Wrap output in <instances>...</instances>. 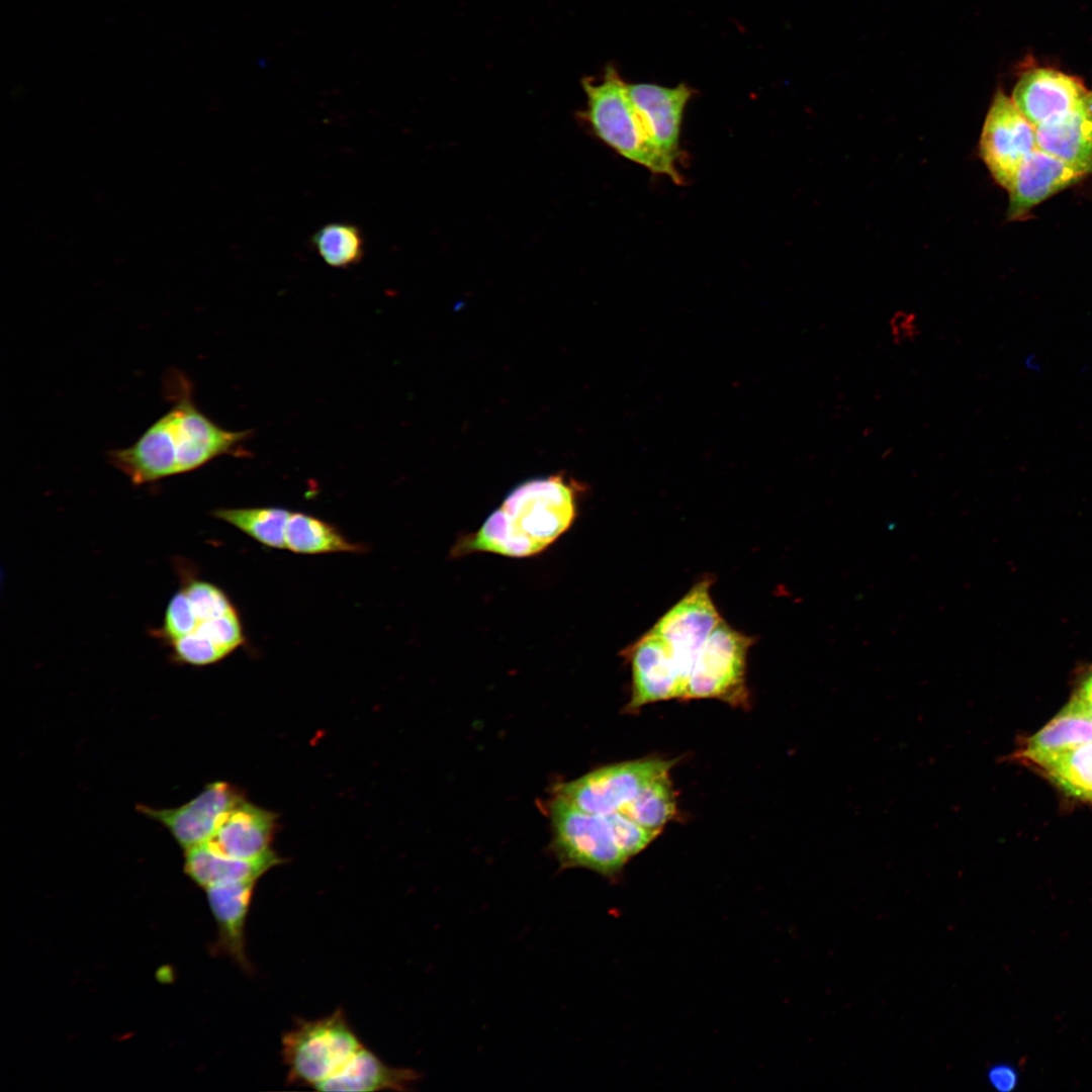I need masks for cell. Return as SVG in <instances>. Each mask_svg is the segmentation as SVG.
<instances>
[{"mask_svg": "<svg viewBox=\"0 0 1092 1092\" xmlns=\"http://www.w3.org/2000/svg\"><path fill=\"white\" fill-rule=\"evenodd\" d=\"M173 401L130 446L107 453L108 462L132 484L143 485L194 471L222 456H246L243 448L252 431H229L196 405L193 386L180 372L167 379Z\"/></svg>", "mask_w": 1092, "mask_h": 1092, "instance_id": "obj_1", "label": "cell"}, {"mask_svg": "<svg viewBox=\"0 0 1092 1092\" xmlns=\"http://www.w3.org/2000/svg\"><path fill=\"white\" fill-rule=\"evenodd\" d=\"M581 484L555 474L520 483L474 532L460 536L454 558L491 553L512 558L547 549L573 524Z\"/></svg>", "mask_w": 1092, "mask_h": 1092, "instance_id": "obj_2", "label": "cell"}, {"mask_svg": "<svg viewBox=\"0 0 1092 1092\" xmlns=\"http://www.w3.org/2000/svg\"><path fill=\"white\" fill-rule=\"evenodd\" d=\"M154 635L170 649L175 662L194 666L215 663L245 642L239 614L217 585L185 576L166 607Z\"/></svg>", "mask_w": 1092, "mask_h": 1092, "instance_id": "obj_3", "label": "cell"}, {"mask_svg": "<svg viewBox=\"0 0 1092 1092\" xmlns=\"http://www.w3.org/2000/svg\"><path fill=\"white\" fill-rule=\"evenodd\" d=\"M586 105L579 115L593 133L621 157L655 175L681 185L684 176L657 151L636 109L626 83L614 66L600 78L581 81Z\"/></svg>", "mask_w": 1092, "mask_h": 1092, "instance_id": "obj_4", "label": "cell"}, {"mask_svg": "<svg viewBox=\"0 0 1092 1092\" xmlns=\"http://www.w3.org/2000/svg\"><path fill=\"white\" fill-rule=\"evenodd\" d=\"M362 1046L341 1009L320 1019L298 1020L282 1037L288 1079L314 1088L339 1072Z\"/></svg>", "mask_w": 1092, "mask_h": 1092, "instance_id": "obj_5", "label": "cell"}, {"mask_svg": "<svg viewBox=\"0 0 1092 1092\" xmlns=\"http://www.w3.org/2000/svg\"><path fill=\"white\" fill-rule=\"evenodd\" d=\"M553 849L563 868H583L606 878L618 876L627 856L604 815L582 811L553 796L549 803Z\"/></svg>", "mask_w": 1092, "mask_h": 1092, "instance_id": "obj_6", "label": "cell"}, {"mask_svg": "<svg viewBox=\"0 0 1092 1092\" xmlns=\"http://www.w3.org/2000/svg\"><path fill=\"white\" fill-rule=\"evenodd\" d=\"M754 642V637L722 620L692 665L682 700L717 699L733 706L746 705V659Z\"/></svg>", "mask_w": 1092, "mask_h": 1092, "instance_id": "obj_7", "label": "cell"}, {"mask_svg": "<svg viewBox=\"0 0 1092 1092\" xmlns=\"http://www.w3.org/2000/svg\"><path fill=\"white\" fill-rule=\"evenodd\" d=\"M675 760L642 758L610 764L576 780L560 784L554 796L588 813L620 811L658 775L669 771Z\"/></svg>", "mask_w": 1092, "mask_h": 1092, "instance_id": "obj_8", "label": "cell"}, {"mask_svg": "<svg viewBox=\"0 0 1092 1092\" xmlns=\"http://www.w3.org/2000/svg\"><path fill=\"white\" fill-rule=\"evenodd\" d=\"M712 584L713 578L710 575L698 580L650 628L670 649L682 680L684 692L699 651L723 620L711 595Z\"/></svg>", "mask_w": 1092, "mask_h": 1092, "instance_id": "obj_9", "label": "cell"}, {"mask_svg": "<svg viewBox=\"0 0 1092 1092\" xmlns=\"http://www.w3.org/2000/svg\"><path fill=\"white\" fill-rule=\"evenodd\" d=\"M1036 148L1035 127L1011 98L998 91L979 142L980 157L994 180L1008 191L1021 163Z\"/></svg>", "mask_w": 1092, "mask_h": 1092, "instance_id": "obj_10", "label": "cell"}, {"mask_svg": "<svg viewBox=\"0 0 1092 1092\" xmlns=\"http://www.w3.org/2000/svg\"><path fill=\"white\" fill-rule=\"evenodd\" d=\"M622 656L632 672L629 711L654 702L682 699L684 685L673 655L651 629L624 648Z\"/></svg>", "mask_w": 1092, "mask_h": 1092, "instance_id": "obj_11", "label": "cell"}, {"mask_svg": "<svg viewBox=\"0 0 1092 1092\" xmlns=\"http://www.w3.org/2000/svg\"><path fill=\"white\" fill-rule=\"evenodd\" d=\"M628 90L653 145L671 166L677 168L682 156L680 133L684 114L695 90L685 83L674 87L628 83Z\"/></svg>", "mask_w": 1092, "mask_h": 1092, "instance_id": "obj_12", "label": "cell"}, {"mask_svg": "<svg viewBox=\"0 0 1092 1092\" xmlns=\"http://www.w3.org/2000/svg\"><path fill=\"white\" fill-rule=\"evenodd\" d=\"M243 800V795L233 786L215 782L178 808L160 810L139 806L138 809L166 826L177 842L188 849L207 842L225 815Z\"/></svg>", "mask_w": 1092, "mask_h": 1092, "instance_id": "obj_13", "label": "cell"}, {"mask_svg": "<svg viewBox=\"0 0 1092 1092\" xmlns=\"http://www.w3.org/2000/svg\"><path fill=\"white\" fill-rule=\"evenodd\" d=\"M1088 174L1036 148L1023 160L1008 190L1007 218H1026L1034 206L1078 183Z\"/></svg>", "mask_w": 1092, "mask_h": 1092, "instance_id": "obj_14", "label": "cell"}, {"mask_svg": "<svg viewBox=\"0 0 1092 1092\" xmlns=\"http://www.w3.org/2000/svg\"><path fill=\"white\" fill-rule=\"evenodd\" d=\"M1088 92L1081 80L1050 68L1025 72L1014 87L1012 101L1036 128L1073 109Z\"/></svg>", "mask_w": 1092, "mask_h": 1092, "instance_id": "obj_15", "label": "cell"}, {"mask_svg": "<svg viewBox=\"0 0 1092 1092\" xmlns=\"http://www.w3.org/2000/svg\"><path fill=\"white\" fill-rule=\"evenodd\" d=\"M276 819L275 813L243 800L225 815L207 842L231 857L260 858L273 851Z\"/></svg>", "mask_w": 1092, "mask_h": 1092, "instance_id": "obj_16", "label": "cell"}, {"mask_svg": "<svg viewBox=\"0 0 1092 1092\" xmlns=\"http://www.w3.org/2000/svg\"><path fill=\"white\" fill-rule=\"evenodd\" d=\"M1035 131L1038 149L1092 173V90L1073 109Z\"/></svg>", "mask_w": 1092, "mask_h": 1092, "instance_id": "obj_17", "label": "cell"}, {"mask_svg": "<svg viewBox=\"0 0 1092 1092\" xmlns=\"http://www.w3.org/2000/svg\"><path fill=\"white\" fill-rule=\"evenodd\" d=\"M256 883V880H248L205 889L217 924L215 948L232 958L246 971H250L251 966L246 953L245 925Z\"/></svg>", "mask_w": 1092, "mask_h": 1092, "instance_id": "obj_18", "label": "cell"}, {"mask_svg": "<svg viewBox=\"0 0 1092 1092\" xmlns=\"http://www.w3.org/2000/svg\"><path fill=\"white\" fill-rule=\"evenodd\" d=\"M420 1079L412 1069L386 1065L373 1052L362 1046L335 1075L314 1087L320 1091H379L411 1089Z\"/></svg>", "mask_w": 1092, "mask_h": 1092, "instance_id": "obj_19", "label": "cell"}, {"mask_svg": "<svg viewBox=\"0 0 1092 1092\" xmlns=\"http://www.w3.org/2000/svg\"><path fill=\"white\" fill-rule=\"evenodd\" d=\"M185 850V874L204 889L241 881H258L271 868L283 861L274 851L252 860L231 857L214 849L208 842Z\"/></svg>", "mask_w": 1092, "mask_h": 1092, "instance_id": "obj_20", "label": "cell"}, {"mask_svg": "<svg viewBox=\"0 0 1092 1092\" xmlns=\"http://www.w3.org/2000/svg\"><path fill=\"white\" fill-rule=\"evenodd\" d=\"M1092 741V719L1069 702L1043 728L1025 740L1014 758L1031 766Z\"/></svg>", "mask_w": 1092, "mask_h": 1092, "instance_id": "obj_21", "label": "cell"}, {"mask_svg": "<svg viewBox=\"0 0 1092 1092\" xmlns=\"http://www.w3.org/2000/svg\"><path fill=\"white\" fill-rule=\"evenodd\" d=\"M285 549L299 554L360 553L364 545L349 541L334 525L313 516L291 512Z\"/></svg>", "mask_w": 1092, "mask_h": 1092, "instance_id": "obj_22", "label": "cell"}, {"mask_svg": "<svg viewBox=\"0 0 1092 1092\" xmlns=\"http://www.w3.org/2000/svg\"><path fill=\"white\" fill-rule=\"evenodd\" d=\"M1067 795L1092 804V741L1033 765Z\"/></svg>", "mask_w": 1092, "mask_h": 1092, "instance_id": "obj_23", "label": "cell"}, {"mask_svg": "<svg viewBox=\"0 0 1092 1092\" xmlns=\"http://www.w3.org/2000/svg\"><path fill=\"white\" fill-rule=\"evenodd\" d=\"M291 512L277 507L217 509L214 518L236 527L257 542L285 549V534Z\"/></svg>", "mask_w": 1092, "mask_h": 1092, "instance_id": "obj_24", "label": "cell"}, {"mask_svg": "<svg viewBox=\"0 0 1092 1092\" xmlns=\"http://www.w3.org/2000/svg\"><path fill=\"white\" fill-rule=\"evenodd\" d=\"M637 824L661 831L676 813V799L669 771L649 781L620 811Z\"/></svg>", "mask_w": 1092, "mask_h": 1092, "instance_id": "obj_25", "label": "cell"}, {"mask_svg": "<svg viewBox=\"0 0 1092 1092\" xmlns=\"http://www.w3.org/2000/svg\"><path fill=\"white\" fill-rule=\"evenodd\" d=\"M311 244L317 255L330 267L348 268L364 256V237L361 230L347 222H331L317 230Z\"/></svg>", "mask_w": 1092, "mask_h": 1092, "instance_id": "obj_26", "label": "cell"}, {"mask_svg": "<svg viewBox=\"0 0 1092 1092\" xmlns=\"http://www.w3.org/2000/svg\"><path fill=\"white\" fill-rule=\"evenodd\" d=\"M604 816L628 859L642 851L661 832L645 828L618 811Z\"/></svg>", "mask_w": 1092, "mask_h": 1092, "instance_id": "obj_27", "label": "cell"}, {"mask_svg": "<svg viewBox=\"0 0 1092 1092\" xmlns=\"http://www.w3.org/2000/svg\"><path fill=\"white\" fill-rule=\"evenodd\" d=\"M890 332L896 344L912 342L919 334L918 324L912 313L898 312L890 321Z\"/></svg>", "mask_w": 1092, "mask_h": 1092, "instance_id": "obj_28", "label": "cell"}, {"mask_svg": "<svg viewBox=\"0 0 1092 1092\" xmlns=\"http://www.w3.org/2000/svg\"><path fill=\"white\" fill-rule=\"evenodd\" d=\"M1070 702L1092 719V666L1083 674Z\"/></svg>", "mask_w": 1092, "mask_h": 1092, "instance_id": "obj_29", "label": "cell"}, {"mask_svg": "<svg viewBox=\"0 0 1092 1092\" xmlns=\"http://www.w3.org/2000/svg\"><path fill=\"white\" fill-rule=\"evenodd\" d=\"M989 1078L992 1085L1000 1091H1010L1017 1083L1016 1073L1007 1066L994 1067L989 1073Z\"/></svg>", "mask_w": 1092, "mask_h": 1092, "instance_id": "obj_30", "label": "cell"}, {"mask_svg": "<svg viewBox=\"0 0 1092 1092\" xmlns=\"http://www.w3.org/2000/svg\"><path fill=\"white\" fill-rule=\"evenodd\" d=\"M1024 365L1030 371L1038 372L1040 370V364L1035 355H1027L1025 357Z\"/></svg>", "mask_w": 1092, "mask_h": 1092, "instance_id": "obj_31", "label": "cell"}]
</instances>
